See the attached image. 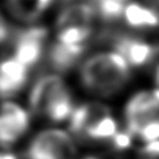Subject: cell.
<instances>
[{
    "mask_svg": "<svg viewBox=\"0 0 159 159\" xmlns=\"http://www.w3.org/2000/svg\"><path fill=\"white\" fill-rule=\"evenodd\" d=\"M108 114H111V108L102 102L82 103L78 107L73 108L70 116L68 128L72 134L82 138L89 125Z\"/></svg>",
    "mask_w": 159,
    "mask_h": 159,
    "instance_id": "cell-8",
    "label": "cell"
},
{
    "mask_svg": "<svg viewBox=\"0 0 159 159\" xmlns=\"http://www.w3.org/2000/svg\"><path fill=\"white\" fill-rule=\"evenodd\" d=\"M93 34L92 26H71L57 32L56 41L66 45H84Z\"/></svg>",
    "mask_w": 159,
    "mask_h": 159,
    "instance_id": "cell-15",
    "label": "cell"
},
{
    "mask_svg": "<svg viewBox=\"0 0 159 159\" xmlns=\"http://www.w3.org/2000/svg\"><path fill=\"white\" fill-rule=\"evenodd\" d=\"M122 17L132 29L145 30L159 27V17L157 14L140 2L132 1L125 4Z\"/></svg>",
    "mask_w": 159,
    "mask_h": 159,
    "instance_id": "cell-11",
    "label": "cell"
},
{
    "mask_svg": "<svg viewBox=\"0 0 159 159\" xmlns=\"http://www.w3.org/2000/svg\"><path fill=\"white\" fill-rule=\"evenodd\" d=\"M48 30L45 26H29L15 30L11 43L14 48L12 57L26 68L35 66L42 57Z\"/></svg>",
    "mask_w": 159,
    "mask_h": 159,
    "instance_id": "cell-3",
    "label": "cell"
},
{
    "mask_svg": "<svg viewBox=\"0 0 159 159\" xmlns=\"http://www.w3.org/2000/svg\"><path fill=\"white\" fill-rule=\"evenodd\" d=\"M159 113V88L140 91L129 98L124 108L127 120L125 130L135 135L140 125Z\"/></svg>",
    "mask_w": 159,
    "mask_h": 159,
    "instance_id": "cell-5",
    "label": "cell"
},
{
    "mask_svg": "<svg viewBox=\"0 0 159 159\" xmlns=\"http://www.w3.org/2000/svg\"><path fill=\"white\" fill-rule=\"evenodd\" d=\"M96 17V10L91 1L77 0L63 5L56 17V27L61 30L71 26H91Z\"/></svg>",
    "mask_w": 159,
    "mask_h": 159,
    "instance_id": "cell-9",
    "label": "cell"
},
{
    "mask_svg": "<svg viewBox=\"0 0 159 159\" xmlns=\"http://www.w3.org/2000/svg\"><path fill=\"white\" fill-rule=\"evenodd\" d=\"M91 2L96 10V15L106 22L119 20L123 15L124 5H125L124 2H119L114 0H92Z\"/></svg>",
    "mask_w": 159,
    "mask_h": 159,
    "instance_id": "cell-16",
    "label": "cell"
},
{
    "mask_svg": "<svg viewBox=\"0 0 159 159\" xmlns=\"http://www.w3.org/2000/svg\"><path fill=\"white\" fill-rule=\"evenodd\" d=\"M130 78L129 65L117 52H98L80 67V81L86 91L99 97L118 93Z\"/></svg>",
    "mask_w": 159,
    "mask_h": 159,
    "instance_id": "cell-1",
    "label": "cell"
},
{
    "mask_svg": "<svg viewBox=\"0 0 159 159\" xmlns=\"http://www.w3.org/2000/svg\"><path fill=\"white\" fill-rule=\"evenodd\" d=\"M154 80H155V83L158 84V88H159V63L154 66Z\"/></svg>",
    "mask_w": 159,
    "mask_h": 159,
    "instance_id": "cell-22",
    "label": "cell"
},
{
    "mask_svg": "<svg viewBox=\"0 0 159 159\" xmlns=\"http://www.w3.org/2000/svg\"><path fill=\"white\" fill-rule=\"evenodd\" d=\"M139 153L149 155V157H158L159 158V140L145 143V145L139 150Z\"/></svg>",
    "mask_w": 159,
    "mask_h": 159,
    "instance_id": "cell-19",
    "label": "cell"
},
{
    "mask_svg": "<svg viewBox=\"0 0 159 159\" xmlns=\"http://www.w3.org/2000/svg\"><path fill=\"white\" fill-rule=\"evenodd\" d=\"M0 159H17L15 154L9 152H0Z\"/></svg>",
    "mask_w": 159,
    "mask_h": 159,
    "instance_id": "cell-21",
    "label": "cell"
},
{
    "mask_svg": "<svg viewBox=\"0 0 159 159\" xmlns=\"http://www.w3.org/2000/svg\"><path fill=\"white\" fill-rule=\"evenodd\" d=\"M27 68L14 57L0 61V97L9 98L20 92L27 82Z\"/></svg>",
    "mask_w": 159,
    "mask_h": 159,
    "instance_id": "cell-7",
    "label": "cell"
},
{
    "mask_svg": "<svg viewBox=\"0 0 159 159\" xmlns=\"http://www.w3.org/2000/svg\"><path fill=\"white\" fill-rule=\"evenodd\" d=\"M63 87H66V83L58 75L50 73L39 77L29 93V107L31 112L36 116H42L48 103Z\"/></svg>",
    "mask_w": 159,
    "mask_h": 159,
    "instance_id": "cell-6",
    "label": "cell"
},
{
    "mask_svg": "<svg viewBox=\"0 0 159 159\" xmlns=\"http://www.w3.org/2000/svg\"><path fill=\"white\" fill-rule=\"evenodd\" d=\"M30 127L29 112L12 101L0 103V147L9 148L19 142Z\"/></svg>",
    "mask_w": 159,
    "mask_h": 159,
    "instance_id": "cell-4",
    "label": "cell"
},
{
    "mask_svg": "<svg viewBox=\"0 0 159 159\" xmlns=\"http://www.w3.org/2000/svg\"><path fill=\"white\" fill-rule=\"evenodd\" d=\"M9 12L22 22L36 21L53 0H5Z\"/></svg>",
    "mask_w": 159,
    "mask_h": 159,
    "instance_id": "cell-12",
    "label": "cell"
},
{
    "mask_svg": "<svg viewBox=\"0 0 159 159\" xmlns=\"http://www.w3.org/2000/svg\"><path fill=\"white\" fill-rule=\"evenodd\" d=\"M143 5L149 7L159 17V0H143Z\"/></svg>",
    "mask_w": 159,
    "mask_h": 159,
    "instance_id": "cell-20",
    "label": "cell"
},
{
    "mask_svg": "<svg viewBox=\"0 0 159 159\" xmlns=\"http://www.w3.org/2000/svg\"><path fill=\"white\" fill-rule=\"evenodd\" d=\"M132 139H133V135L129 132L122 130V132H117L111 140L116 150H125L132 145Z\"/></svg>",
    "mask_w": 159,
    "mask_h": 159,
    "instance_id": "cell-18",
    "label": "cell"
},
{
    "mask_svg": "<svg viewBox=\"0 0 159 159\" xmlns=\"http://www.w3.org/2000/svg\"><path fill=\"white\" fill-rule=\"evenodd\" d=\"M117 132H118L117 122L112 117V114H108V116L101 118L99 120H97L96 123H93L92 125H89L86 129L82 138L101 142V140L112 139Z\"/></svg>",
    "mask_w": 159,
    "mask_h": 159,
    "instance_id": "cell-14",
    "label": "cell"
},
{
    "mask_svg": "<svg viewBox=\"0 0 159 159\" xmlns=\"http://www.w3.org/2000/svg\"><path fill=\"white\" fill-rule=\"evenodd\" d=\"M138 159H159V158L158 157H149V155H145V154L139 153L138 154Z\"/></svg>",
    "mask_w": 159,
    "mask_h": 159,
    "instance_id": "cell-23",
    "label": "cell"
},
{
    "mask_svg": "<svg viewBox=\"0 0 159 159\" xmlns=\"http://www.w3.org/2000/svg\"><path fill=\"white\" fill-rule=\"evenodd\" d=\"M72 111H73V99L68 87L66 86L48 103L42 116L52 122H62L70 118Z\"/></svg>",
    "mask_w": 159,
    "mask_h": 159,
    "instance_id": "cell-13",
    "label": "cell"
},
{
    "mask_svg": "<svg viewBox=\"0 0 159 159\" xmlns=\"http://www.w3.org/2000/svg\"><path fill=\"white\" fill-rule=\"evenodd\" d=\"M77 148L72 137L61 129L37 133L25 150V159H76Z\"/></svg>",
    "mask_w": 159,
    "mask_h": 159,
    "instance_id": "cell-2",
    "label": "cell"
},
{
    "mask_svg": "<svg viewBox=\"0 0 159 159\" xmlns=\"http://www.w3.org/2000/svg\"><path fill=\"white\" fill-rule=\"evenodd\" d=\"M84 159H98V158H94V157H87V158H84Z\"/></svg>",
    "mask_w": 159,
    "mask_h": 159,
    "instance_id": "cell-24",
    "label": "cell"
},
{
    "mask_svg": "<svg viewBox=\"0 0 159 159\" xmlns=\"http://www.w3.org/2000/svg\"><path fill=\"white\" fill-rule=\"evenodd\" d=\"M135 135H138L145 143L159 140V116H154L145 120Z\"/></svg>",
    "mask_w": 159,
    "mask_h": 159,
    "instance_id": "cell-17",
    "label": "cell"
},
{
    "mask_svg": "<svg viewBox=\"0 0 159 159\" xmlns=\"http://www.w3.org/2000/svg\"><path fill=\"white\" fill-rule=\"evenodd\" d=\"M86 52V45H66L55 41L48 52V65L56 72H66L71 70Z\"/></svg>",
    "mask_w": 159,
    "mask_h": 159,
    "instance_id": "cell-10",
    "label": "cell"
}]
</instances>
